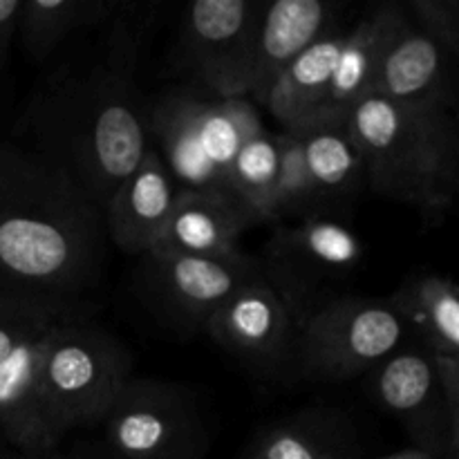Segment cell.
Listing matches in <instances>:
<instances>
[{
    "instance_id": "cell-1",
    "label": "cell",
    "mask_w": 459,
    "mask_h": 459,
    "mask_svg": "<svg viewBox=\"0 0 459 459\" xmlns=\"http://www.w3.org/2000/svg\"><path fill=\"white\" fill-rule=\"evenodd\" d=\"M137 63L139 31L121 3L101 49L40 83L13 128V142L61 166L101 211L148 148Z\"/></svg>"
},
{
    "instance_id": "cell-2",
    "label": "cell",
    "mask_w": 459,
    "mask_h": 459,
    "mask_svg": "<svg viewBox=\"0 0 459 459\" xmlns=\"http://www.w3.org/2000/svg\"><path fill=\"white\" fill-rule=\"evenodd\" d=\"M103 211L40 152L0 139V287L76 307L106 247Z\"/></svg>"
},
{
    "instance_id": "cell-3",
    "label": "cell",
    "mask_w": 459,
    "mask_h": 459,
    "mask_svg": "<svg viewBox=\"0 0 459 459\" xmlns=\"http://www.w3.org/2000/svg\"><path fill=\"white\" fill-rule=\"evenodd\" d=\"M366 184L417 209L437 227L451 213L459 184V137L453 112L420 110L368 94L348 110Z\"/></svg>"
},
{
    "instance_id": "cell-4",
    "label": "cell",
    "mask_w": 459,
    "mask_h": 459,
    "mask_svg": "<svg viewBox=\"0 0 459 459\" xmlns=\"http://www.w3.org/2000/svg\"><path fill=\"white\" fill-rule=\"evenodd\" d=\"M263 128L258 106L247 97H218L193 85L170 88L146 103L148 143L179 193L236 202L231 166L247 139Z\"/></svg>"
},
{
    "instance_id": "cell-5",
    "label": "cell",
    "mask_w": 459,
    "mask_h": 459,
    "mask_svg": "<svg viewBox=\"0 0 459 459\" xmlns=\"http://www.w3.org/2000/svg\"><path fill=\"white\" fill-rule=\"evenodd\" d=\"M130 377L133 357L101 327L72 316L49 330L40 384L61 437L101 424Z\"/></svg>"
},
{
    "instance_id": "cell-6",
    "label": "cell",
    "mask_w": 459,
    "mask_h": 459,
    "mask_svg": "<svg viewBox=\"0 0 459 459\" xmlns=\"http://www.w3.org/2000/svg\"><path fill=\"white\" fill-rule=\"evenodd\" d=\"M406 336L388 300L336 296L299 325L294 377L341 384L368 375L399 352Z\"/></svg>"
},
{
    "instance_id": "cell-7",
    "label": "cell",
    "mask_w": 459,
    "mask_h": 459,
    "mask_svg": "<svg viewBox=\"0 0 459 459\" xmlns=\"http://www.w3.org/2000/svg\"><path fill=\"white\" fill-rule=\"evenodd\" d=\"M363 245L334 215H314L278 227L258 260L264 282L276 291L296 325L332 300L330 290L357 272Z\"/></svg>"
},
{
    "instance_id": "cell-8",
    "label": "cell",
    "mask_w": 459,
    "mask_h": 459,
    "mask_svg": "<svg viewBox=\"0 0 459 459\" xmlns=\"http://www.w3.org/2000/svg\"><path fill=\"white\" fill-rule=\"evenodd\" d=\"M110 453L119 459H204L209 429L186 385L130 377L106 420Z\"/></svg>"
},
{
    "instance_id": "cell-9",
    "label": "cell",
    "mask_w": 459,
    "mask_h": 459,
    "mask_svg": "<svg viewBox=\"0 0 459 459\" xmlns=\"http://www.w3.org/2000/svg\"><path fill=\"white\" fill-rule=\"evenodd\" d=\"M260 0H197L188 4L178 40V67L193 88L247 97Z\"/></svg>"
},
{
    "instance_id": "cell-10",
    "label": "cell",
    "mask_w": 459,
    "mask_h": 459,
    "mask_svg": "<svg viewBox=\"0 0 459 459\" xmlns=\"http://www.w3.org/2000/svg\"><path fill=\"white\" fill-rule=\"evenodd\" d=\"M258 258L245 251L233 258L151 249L142 255V291L148 303L175 325L204 330L206 321L251 282L260 281Z\"/></svg>"
},
{
    "instance_id": "cell-11",
    "label": "cell",
    "mask_w": 459,
    "mask_h": 459,
    "mask_svg": "<svg viewBox=\"0 0 459 459\" xmlns=\"http://www.w3.org/2000/svg\"><path fill=\"white\" fill-rule=\"evenodd\" d=\"M370 394L435 459H459V411L444 402L437 370L424 350H399L368 372Z\"/></svg>"
},
{
    "instance_id": "cell-12",
    "label": "cell",
    "mask_w": 459,
    "mask_h": 459,
    "mask_svg": "<svg viewBox=\"0 0 459 459\" xmlns=\"http://www.w3.org/2000/svg\"><path fill=\"white\" fill-rule=\"evenodd\" d=\"M204 332L263 379L294 375L299 325L264 278L233 294L206 321Z\"/></svg>"
},
{
    "instance_id": "cell-13",
    "label": "cell",
    "mask_w": 459,
    "mask_h": 459,
    "mask_svg": "<svg viewBox=\"0 0 459 459\" xmlns=\"http://www.w3.org/2000/svg\"><path fill=\"white\" fill-rule=\"evenodd\" d=\"M457 56L451 48L415 27H406L388 45L372 94L420 110L453 112Z\"/></svg>"
},
{
    "instance_id": "cell-14",
    "label": "cell",
    "mask_w": 459,
    "mask_h": 459,
    "mask_svg": "<svg viewBox=\"0 0 459 459\" xmlns=\"http://www.w3.org/2000/svg\"><path fill=\"white\" fill-rule=\"evenodd\" d=\"M49 330L25 341L0 366V437L4 446L27 455L58 451L63 442L40 384Z\"/></svg>"
},
{
    "instance_id": "cell-15",
    "label": "cell",
    "mask_w": 459,
    "mask_h": 459,
    "mask_svg": "<svg viewBox=\"0 0 459 459\" xmlns=\"http://www.w3.org/2000/svg\"><path fill=\"white\" fill-rule=\"evenodd\" d=\"M178 195L179 188L169 169L148 143L137 169L112 193L103 209L108 238L119 251L142 258L160 245Z\"/></svg>"
},
{
    "instance_id": "cell-16",
    "label": "cell",
    "mask_w": 459,
    "mask_h": 459,
    "mask_svg": "<svg viewBox=\"0 0 459 459\" xmlns=\"http://www.w3.org/2000/svg\"><path fill=\"white\" fill-rule=\"evenodd\" d=\"M334 4L325 0L264 3L251 56L247 99L263 108L269 90L287 65L330 30Z\"/></svg>"
},
{
    "instance_id": "cell-17",
    "label": "cell",
    "mask_w": 459,
    "mask_h": 459,
    "mask_svg": "<svg viewBox=\"0 0 459 459\" xmlns=\"http://www.w3.org/2000/svg\"><path fill=\"white\" fill-rule=\"evenodd\" d=\"M282 130H291L300 139L305 164L323 209L359 195L366 184V169L350 134L348 112L321 110L312 119Z\"/></svg>"
},
{
    "instance_id": "cell-18",
    "label": "cell",
    "mask_w": 459,
    "mask_h": 459,
    "mask_svg": "<svg viewBox=\"0 0 459 459\" xmlns=\"http://www.w3.org/2000/svg\"><path fill=\"white\" fill-rule=\"evenodd\" d=\"M254 224L255 220L236 202L204 193H179L155 249L204 258H233L242 254L238 238Z\"/></svg>"
},
{
    "instance_id": "cell-19",
    "label": "cell",
    "mask_w": 459,
    "mask_h": 459,
    "mask_svg": "<svg viewBox=\"0 0 459 459\" xmlns=\"http://www.w3.org/2000/svg\"><path fill=\"white\" fill-rule=\"evenodd\" d=\"M408 13L403 4L385 3L343 36L339 61L332 76L330 97L323 110L348 112L363 97L372 94L377 72L394 36L406 27Z\"/></svg>"
},
{
    "instance_id": "cell-20",
    "label": "cell",
    "mask_w": 459,
    "mask_h": 459,
    "mask_svg": "<svg viewBox=\"0 0 459 459\" xmlns=\"http://www.w3.org/2000/svg\"><path fill=\"white\" fill-rule=\"evenodd\" d=\"M343 36L339 30H327L272 85L263 108L282 128H294L325 108Z\"/></svg>"
},
{
    "instance_id": "cell-21",
    "label": "cell",
    "mask_w": 459,
    "mask_h": 459,
    "mask_svg": "<svg viewBox=\"0 0 459 459\" xmlns=\"http://www.w3.org/2000/svg\"><path fill=\"white\" fill-rule=\"evenodd\" d=\"M354 429L336 411H300L254 437L245 459H354Z\"/></svg>"
},
{
    "instance_id": "cell-22",
    "label": "cell",
    "mask_w": 459,
    "mask_h": 459,
    "mask_svg": "<svg viewBox=\"0 0 459 459\" xmlns=\"http://www.w3.org/2000/svg\"><path fill=\"white\" fill-rule=\"evenodd\" d=\"M406 334L420 339L429 354L459 357V291L439 273H417L388 299Z\"/></svg>"
},
{
    "instance_id": "cell-23",
    "label": "cell",
    "mask_w": 459,
    "mask_h": 459,
    "mask_svg": "<svg viewBox=\"0 0 459 459\" xmlns=\"http://www.w3.org/2000/svg\"><path fill=\"white\" fill-rule=\"evenodd\" d=\"M119 0H21L16 40L27 58L40 63L79 31L108 25Z\"/></svg>"
},
{
    "instance_id": "cell-24",
    "label": "cell",
    "mask_w": 459,
    "mask_h": 459,
    "mask_svg": "<svg viewBox=\"0 0 459 459\" xmlns=\"http://www.w3.org/2000/svg\"><path fill=\"white\" fill-rule=\"evenodd\" d=\"M278 182V142L267 128L258 130L236 155L231 166L233 200L258 222H272Z\"/></svg>"
},
{
    "instance_id": "cell-25",
    "label": "cell",
    "mask_w": 459,
    "mask_h": 459,
    "mask_svg": "<svg viewBox=\"0 0 459 459\" xmlns=\"http://www.w3.org/2000/svg\"><path fill=\"white\" fill-rule=\"evenodd\" d=\"M278 142V182L273 193L272 222L278 220H305L314 215H325L323 202L309 178L305 164L303 146L296 133L282 130L276 134Z\"/></svg>"
},
{
    "instance_id": "cell-26",
    "label": "cell",
    "mask_w": 459,
    "mask_h": 459,
    "mask_svg": "<svg viewBox=\"0 0 459 459\" xmlns=\"http://www.w3.org/2000/svg\"><path fill=\"white\" fill-rule=\"evenodd\" d=\"M72 316H76V307L45 303L0 287V366L31 336Z\"/></svg>"
},
{
    "instance_id": "cell-27",
    "label": "cell",
    "mask_w": 459,
    "mask_h": 459,
    "mask_svg": "<svg viewBox=\"0 0 459 459\" xmlns=\"http://www.w3.org/2000/svg\"><path fill=\"white\" fill-rule=\"evenodd\" d=\"M402 4L412 25L459 52V0H406Z\"/></svg>"
},
{
    "instance_id": "cell-28",
    "label": "cell",
    "mask_w": 459,
    "mask_h": 459,
    "mask_svg": "<svg viewBox=\"0 0 459 459\" xmlns=\"http://www.w3.org/2000/svg\"><path fill=\"white\" fill-rule=\"evenodd\" d=\"M21 0H0V83L4 79L12 45L16 43V18Z\"/></svg>"
},
{
    "instance_id": "cell-29",
    "label": "cell",
    "mask_w": 459,
    "mask_h": 459,
    "mask_svg": "<svg viewBox=\"0 0 459 459\" xmlns=\"http://www.w3.org/2000/svg\"><path fill=\"white\" fill-rule=\"evenodd\" d=\"M0 459H76L70 455H63V453L52 451V453H43V455H27V453L13 451L9 446H0Z\"/></svg>"
},
{
    "instance_id": "cell-30",
    "label": "cell",
    "mask_w": 459,
    "mask_h": 459,
    "mask_svg": "<svg viewBox=\"0 0 459 459\" xmlns=\"http://www.w3.org/2000/svg\"><path fill=\"white\" fill-rule=\"evenodd\" d=\"M384 459H435V457L426 455V453L417 451V448H406V451L393 453V455H388V457H384Z\"/></svg>"
},
{
    "instance_id": "cell-31",
    "label": "cell",
    "mask_w": 459,
    "mask_h": 459,
    "mask_svg": "<svg viewBox=\"0 0 459 459\" xmlns=\"http://www.w3.org/2000/svg\"><path fill=\"white\" fill-rule=\"evenodd\" d=\"M92 459H119V457H115V455H112V453H108V455H103V457H92Z\"/></svg>"
},
{
    "instance_id": "cell-32",
    "label": "cell",
    "mask_w": 459,
    "mask_h": 459,
    "mask_svg": "<svg viewBox=\"0 0 459 459\" xmlns=\"http://www.w3.org/2000/svg\"><path fill=\"white\" fill-rule=\"evenodd\" d=\"M0 439H3V437H0Z\"/></svg>"
}]
</instances>
